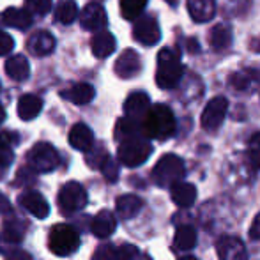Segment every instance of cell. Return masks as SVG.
I'll return each mask as SVG.
<instances>
[{
    "instance_id": "cell-33",
    "label": "cell",
    "mask_w": 260,
    "mask_h": 260,
    "mask_svg": "<svg viewBox=\"0 0 260 260\" xmlns=\"http://www.w3.org/2000/svg\"><path fill=\"white\" fill-rule=\"evenodd\" d=\"M108 152L105 151L103 147H92L89 152H87V165H89L90 168H100L101 170V167L105 165V161L108 159Z\"/></svg>"
},
{
    "instance_id": "cell-26",
    "label": "cell",
    "mask_w": 260,
    "mask_h": 260,
    "mask_svg": "<svg viewBox=\"0 0 260 260\" xmlns=\"http://www.w3.org/2000/svg\"><path fill=\"white\" fill-rule=\"evenodd\" d=\"M6 75L9 78L21 82V80H27L30 75V66L28 60L25 58V55H13L11 58L6 60Z\"/></svg>"
},
{
    "instance_id": "cell-18",
    "label": "cell",
    "mask_w": 260,
    "mask_h": 260,
    "mask_svg": "<svg viewBox=\"0 0 260 260\" xmlns=\"http://www.w3.org/2000/svg\"><path fill=\"white\" fill-rule=\"evenodd\" d=\"M170 197L177 207L188 209L197 200V188L191 182H177V184L170 188Z\"/></svg>"
},
{
    "instance_id": "cell-50",
    "label": "cell",
    "mask_w": 260,
    "mask_h": 260,
    "mask_svg": "<svg viewBox=\"0 0 260 260\" xmlns=\"http://www.w3.org/2000/svg\"><path fill=\"white\" fill-rule=\"evenodd\" d=\"M168 4H170V6H177V0H167Z\"/></svg>"
},
{
    "instance_id": "cell-51",
    "label": "cell",
    "mask_w": 260,
    "mask_h": 260,
    "mask_svg": "<svg viewBox=\"0 0 260 260\" xmlns=\"http://www.w3.org/2000/svg\"><path fill=\"white\" fill-rule=\"evenodd\" d=\"M138 260H152V258L149 257V255H144V257H140V258H138Z\"/></svg>"
},
{
    "instance_id": "cell-35",
    "label": "cell",
    "mask_w": 260,
    "mask_h": 260,
    "mask_svg": "<svg viewBox=\"0 0 260 260\" xmlns=\"http://www.w3.org/2000/svg\"><path fill=\"white\" fill-rule=\"evenodd\" d=\"M101 172H103L105 179L108 182H115L119 179V163H117L113 157H108L105 161V165L101 167Z\"/></svg>"
},
{
    "instance_id": "cell-7",
    "label": "cell",
    "mask_w": 260,
    "mask_h": 260,
    "mask_svg": "<svg viewBox=\"0 0 260 260\" xmlns=\"http://www.w3.org/2000/svg\"><path fill=\"white\" fill-rule=\"evenodd\" d=\"M60 163V156H58L57 149L48 142H39L28 152V165L32 167V170L39 172H52L58 167Z\"/></svg>"
},
{
    "instance_id": "cell-23",
    "label": "cell",
    "mask_w": 260,
    "mask_h": 260,
    "mask_svg": "<svg viewBox=\"0 0 260 260\" xmlns=\"http://www.w3.org/2000/svg\"><path fill=\"white\" fill-rule=\"evenodd\" d=\"M21 237H23V232L21 229H16V226H11L6 225L0 234V251L4 255H11L13 251L20 250V243H21Z\"/></svg>"
},
{
    "instance_id": "cell-13",
    "label": "cell",
    "mask_w": 260,
    "mask_h": 260,
    "mask_svg": "<svg viewBox=\"0 0 260 260\" xmlns=\"http://www.w3.org/2000/svg\"><path fill=\"white\" fill-rule=\"evenodd\" d=\"M142 71V60L135 50H124L115 62V75L120 78H135Z\"/></svg>"
},
{
    "instance_id": "cell-5",
    "label": "cell",
    "mask_w": 260,
    "mask_h": 260,
    "mask_svg": "<svg viewBox=\"0 0 260 260\" xmlns=\"http://www.w3.org/2000/svg\"><path fill=\"white\" fill-rule=\"evenodd\" d=\"M151 154H152V145L145 137L131 138V140L122 142L119 145V151H117L119 161L124 167H129V168L144 165Z\"/></svg>"
},
{
    "instance_id": "cell-4",
    "label": "cell",
    "mask_w": 260,
    "mask_h": 260,
    "mask_svg": "<svg viewBox=\"0 0 260 260\" xmlns=\"http://www.w3.org/2000/svg\"><path fill=\"white\" fill-rule=\"evenodd\" d=\"M48 246L52 253L58 255V257H68L80 248V236L71 225L58 223L50 230Z\"/></svg>"
},
{
    "instance_id": "cell-12",
    "label": "cell",
    "mask_w": 260,
    "mask_h": 260,
    "mask_svg": "<svg viewBox=\"0 0 260 260\" xmlns=\"http://www.w3.org/2000/svg\"><path fill=\"white\" fill-rule=\"evenodd\" d=\"M151 100L145 92H133L127 96L126 103H124V113L127 119L137 120V122H144L147 117L149 110H151Z\"/></svg>"
},
{
    "instance_id": "cell-3",
    "label": "cell",
    "mask_w": 260,
    "mask_h": 260,
    "mask_svg": "<svg viewBox=\"0 0 260 260\" xmlns=\"http://www.w3.org/2000/svg\"><path fill=\"white\" fill-rule=\"evenodd\" d=\"M186 174L184 161L175 154H165L156 163L154 170H152V179L157 186L163 188H172L177 182H182Z\"/></svg>"
},
{
    "instance_id": "cell-2",
    "label": "cell",
    "mask_w": 260,
    "mask_h": 260,
    "mask_svg": "<svg viewBox=\"0 0 260 260\" xmlns=\"http://www.w3.org/2000/svg\"><path fill=\"white\" fill-rule=\"evenodd\" d=\"M182 68L181 53L177 50L163 48L157 53V71H156V83L159 89H174L179 85L182 78Z\"/></svg>"
},
{
    "instance_id": "cell-27",
    "label": "cell",
    "mask_w": 260,
    "mask_h": 260,
    "mask_svg": "<svg viewBox=\"0 0 260 260\" xmlns=\"http://www.w3.org/2000/svg\"><path fill=\"white\" fill-rule=\"evenodd\" d=\"M144 137V129H142V122H137V120H131L127 117H122V119L117 120L115 126V138L122 144L126 140H131V138H138Z\"/></svg>"
},
{
    "instance_id": "cell-28",
    "label": "cell",
    "mask_w": 260,
    "mask_h": 260,
    "mask_svg": "<svg viewBox=\"0 0 260 260\" xmlns=\"http://www.w3.org/2000/svg\"><path fill=\"white\" fill-rule=\"evenodd\" d=\"M209 45L212 50H225L232 45V30L226 25H214L209 32Z\"/></svg>"
},
{
    "instance_id": "cell-6",
    "label": "cell",
    "mask_w": 260,
    "mask_h": 260,
    "mask_svg": "<svg viewBox=\"0 0 260 260\" xmlns=\"http://www.w3.org/2000/svg\"><path fill=\"white\" fill-rule=\"evenodd\" d=\"M87 200H89V197H87L85 188L75 181L62 186L57 197V204L62 214H73V212L82 211L87 206Z\"/></svg>"
},
{
    "instance_id": "cell-48",
    "label": "cell",
    "mask_w": 260,
    "mask_h": 260,
    "mask_svg": "<svg viewBox=\"0 0 260 260\" xmlns=\"http://www.w3.org/2000/svg\"><path fill=\"white\" fill-rule=\"evenodd\" d=\"M4 120H6V110H4V106L0 105V124H2Z\"/></svg>"
},
{
    "instance_id": "cell-42",
    "label": "cell",
    "mask_w": 260,
    "mask_h": 260,
    "mask_svg": "<svg viewBox=\"0 0 260 260\" xmlns=\"http://www.w3.org/2000/svg\"><path fill=\"white\" fill-rule=\"evenodd\" d=\"M250 237L253 241H260V214L253 218V223L250 226Z\"/></svg>"
},
{
    "instance_id": "cell-16",
    "label": "cell",
    "mask_w": 260,
    "mask_h": 260,
    "mask_svg": "<svg viewBox=\"0 0 260 260\" xmlns=\"http://www.w3.org/2000/svg\"><path fill=\"white\" fill-rule=\"evenodd\" d=\"M188 13L197 23H207L216 16V0H188Z\"/></svg>"
},
{
    "instance_id": "cell-40",
    "label": "cell",
    "mask_w": 260,
    "mask_h": 260,
    "mask_svg": "<svg viewBox=\"0 0 260 260\" xmlns=\"http://www.w3.org/2000/svg\"><path fill=\"white\" fill-rule=\"evenodd\" d=\"M246 159H248V165H250L251 170H255V172L260 170V151H257V149L248 151Z\"/></svg>"
},
{
    "instance_id": "cell-17",
    "label": "cell",
    "mask_w": 260,
    "mask_h": 260,
    "mask_svg": "<svg viewBox=\"0 0 260 260\" xmlns=\"http://www.w3.org/2000/svg\"><path fill=\"white\" fill-rule=\"evenodd\" d=\"M117 229V218L113 216L112 211H100L96 214V218L92 219V234L100 239H106L110 237Z\"/></svg>"
},
{
    "instance_id": "cell-19",
    "label": "cell",
    "mask_w": 260,
    "mask_h": 260,
    "mask_svg": "<svg viewBox=\"0 0 260 260\" xmlns=\"http://www.w3.org/2000/svg\"><path fill=\"white\" fill-rule=\"evenodd\" d=\"M60 96L64 98V100L75 103V105H87L94 100L96 90H94V87L90 85V83L82 82V83H75V85H71L68 90H62Z\"/></svg>"
},
{
    "instance_id": "cell-29",
    "label": "cell",
    "mask_w": 260,
    "mask_h": 260,
    "mask_svg": "<svg viewBox=\"0 0 260 260\" xmlns=\"http://www.w3.org/2000/svg\"><path fill=\"white\" fill-rule=\"evenodd\" d=\"M197 246V230L193 226L182 225L175 232V248L181 251H189Z\"/></svg>"
},
{
    "instance_id": "cell-45",
    "label": "cell",
    "mask_w": 260,
    "mask_h": 260,
    "mask_svg": "<svg viewBox=\"0 0 260 260\" xmlns=\"http://www.w3.org/2000/svg\"><path fill=\"white\" fill-rule=\"evenodd\" d=\"M7 260H32V257H30V253H27V251L16 250L11 255H7Z\"/></svg>"
},
{
    "instance_id": "cell-25",
    "label": "cell",
    "mask_w": 260,
    "mask_h": 260,
    "mask_svg": "<svg viewBox=\"0 0 260 260\" xmlns=\"http://www.w3.org/2000/svg\"><path fill=\"white\" fill-rule=\"evenodd\" d=\"M115 38H113L110 32H100L92 38V43H90V50H92L94 57L98 58H106L110 57L113 52H115Z\"/></svg>"
},
{
    "instance_id": "cell-8",
    "label": "cell",
    "mask_w": 260,
    "mask_h": 260,
    "mask_svg": "<svg viewBox=\"0 0 260 260\" xmlns=\"http://www.w3.org/2000/svg\"><path fill=\"white\" fill-rule=\"evenodd\" d=\"M226 112H229V101H226V98L223 96L212 98L206 105V108H204L202 117H200V124H202L204 129L212 133V131L221 127L223 120L226 117Z\"/></svg>"
},
{
    "instance_id": "cell-24",
    "label": "cell",
    "mask_w": 260,
    "mask_h": 260,
    "mask_svg": "<svg viewBox=\"0 0 260 260\" xmlns=\"http://www.w3.org/2000/svg\"><path fill=\"white\" fill-rule=\"evenodd\" d=\"M142 207H144V202H142V199L137 195H120L115 202L117 214L124 219L135 218V216L142 211Z\"/></svg>"
},
{
    "instance_id": "cell-34",
    "label": "cell",
    "mask_w": 260,
    "mask_h": 260,
    "mask_svg": "<svg viewBox=\"0 0 260 260\" xmlns=\"http://www.w3.org/2000/svg\"><path fill=\"white\" fill-rule=\"evenodd\" d=\"M52 0H27V11L30 14L45 16L52 11Z\"/></svg>"
},
{
    "instance_id": "cell-32",
    "label": "cell",
    "mask_w": 260,
    "mask_h": 260,
    "mask_svg": "<svg viewBox=\"0 0 260 260\" xmlns=\"http://www.w3.org/2000/svg\"><path fill=\"white\" fill-rule=\"evenodd\" d=\"M257 76H258V73H255V71H237L230 76V85L237 90H248Z\"/></svg>"
},
{
    "instance_id": "cell-36",
    "label": "cell",
    "mask_w": 260,
    "mask_h": 260,
    "mask_svg": "<svg viewBox=\"0 0 260 260\" xmlns=\"http://www.w3.org/2000/svg\"><path fill=\"white\" fill-rule=\"evenodd\" d=\"M140 251L135 244H122L117 248V260H138Z\"/></svg>"
},
{
    "instance_id": "cell-20",
    "label": "cell",
    "mask_w": 260,
    "mask_h": 260,
    "mask_svg": "<svg viewBox=\"0 0 260 260\" xmlns=\"http://www.w3.org/2000/svg\"><path fill=\"white\" fill-rule=\"evenodd\" d=\"M55 48V38L50 32L41 30L38 34H34L28 41V52L36 57H46L53 52Z\"/></svg>"
},
{
    "instance_id": "cell-38",
    "label": "cell",
    "mask_w": 260,
    "mask_h": 260,
    "mask_svg": "<svg viewBox=\"0 0 260 260\" xmlns=\"http://www.w3.org/2000/svg\"><path fill=\"white\" fill-rule=\"evenodd\" d=\"M14 161V152H13V147L4 142H0V168H6L9 167L11 163Z\"/></svg>"
},
{
    "instance_id": "cell-15",
    "label": "cell",
    "mask_w": 260,
    "mask_h": 260,
    "mask_svg": "<svg viewBox=\"0 0 260 260\" xmlns=\"http://www.w3.org/2000/svg\"><path fill=\"white\" fill-rule=\"evenodd\" d=\"M69 144L76 151L89 152L94 147V133L87 124H75L69 131Z\"/></svg>"
},
{
    "instance_id": "cell-44",
    "label": "cell",
    "mask_w": 260,
    "mask_h": 260,
    "mask_svg": "<svg viewBox=\"0 0 260 260\" xmlns=\"http://www.w3.org/2000/svg\"><path fill=\"white\" fill-rule=\"evenodd\" d=\"M13 212V207H11V202L4 193H0V214H11Z\"/></svg>"
},
{
    "instance_id": "cell-43",
    "label": "cell",
    "mask_w": 260,
    "mask_h": 260,
    "mask_svg": "<svg viewBox=\"0 0 260 260\" xmlns=\"http://www.w3.org/2000/svg\"><path fill=\"white\" fill-rule=\"evenodd\" d=\"M34 174H32L30 170H25V168H21L20 172H18V179L16 182H25V184H28V182H34Z\"/></svg>"
},
{
    "instance_id": "cell-21",
    "label": "cell",
    "mask_w": 260,
    "mask_h": 260,
    "mask_svg": "<svg viewBox=\"0 0 260 260\" xmlns=\"http://www.w3.org/2000/svg\"><path fill=\"white\" fill-rule=\"evenodd\" d=\"M2 21L7 27L18 28V30H27L32 25V14L27 9H18V7H9L4 11Z\"/></svg>"
},
{
    "instance_id": "cell-1",
    "label": "cell",
    "mask_w": 260,
    "mask_h": 260,
    "mask_svg": "<svg viewBox=\"0 0 260 260\" xmlns=\"http://www.w3.org/2000/svg\"><path fill=\"white\" fill-rule=\"evenodd\" d=\"M175 126L177 124H175L174 112L167 105H154L142 122L144 137L154 138V140H167L174 137Z\"/></svg>"
},
{
    "instance_id": "cell-47",
    "label": "cell",
    "mask_w": 260,
    "mask_h": 260,
    "mask_svg": "<svg viewBox=\"0 0 260 260\" xmlns=\"http://www.w3.org/2000/svg\"><path fill=\"white\" fill-rule=\"evenodd\" d=\"M250 48L253 50V52L260 53V39H258V38H257V39H253V41L250 43Z\"/></svg>"
},
{
    "instance_id": "cell-39",
    "label": "cell",
    "mask_w": 260,
    "mask_h": 260,
    "mask_svg": "<svg viewBox=\"0 0 260 260\" xmlns=\"http://www.w3.org/2000/svg\"><path fill=\"white\" fill-rule=\"evenodd\" d=\"M13 48H14V39L11 38L7 32L0 30V57H2V55L11 53L13 52Z\"/></svg>"
},
{
    "instance_id": "cell-49",
    "label": "cell",
    "mask_w": 260,
    "mask_h": 260,
    "mask_svg": "<svg viewBox=\"0 0 260 260\" xmlns=\"http://www.w3.org/2000/svg\"><path fill=\"white\" fill-rule=\"evenodd\" d=\"M179 260H197V257H193V255H186V257H181Z\"/></svg>"
},
{
    "instance_id": "cell-41",
    "label": "cell",
    "mask_w": 260,
    "mask_h": 260,
    "mask_svg": "<svg viewBox=\"0 0 260 260\" xmlns=\"http://www.w3.org/2000/svg\"><path fill=\"white\" fill-rule=\"evenodd\" d=\"M0 142L14 147V145L20 142V137H18V133H14V131H2V133H0Z\"/></svg>"
},
{
    "instance_id": "cell-11",
    "label": "cell",
    "mask_w": 260,
    "mask_h": 260,
    "mask_svg": "<svg viewBox=\"0 0 260 260\" xmlns=\"http://www.w3.org/2000/svg\"><path fill=\"white\" fill-rule=\"evenodd\" d=\"M216 250H218L219 260H248L246 246L239 237L223 236L216 243Z\"/></svg>"
},
{
    "instance_id": "cell-10",
    "label": "cell",
    "mask_w": 260,
    "mask_h": 260,
    "mask_svg": "<svg viewBox=\"0 0 260 260\" xmlns=\"http://www.w3.org/2000/svg\"><path fill=\"white\" fill-rule=\"evenodd\" d=\"M80 23L85 30L89 32H105V27L108 25V16H106V11L101 4L90 2L87 4L82 9V16H80Z\"/></svg>"
},
{
    "instance_id": "cell-31",
    "label": "cell",
    "mask_w": 260,
    "mask_h": 260,
    "mask_svg": "<svg viewBox=\"0 0 260 260\" xmlns=\"http://www.w3.org/2000/svg\"><path fill=\"white\" fill-rule=\"evenodd\" d=\"M149 0H120V14L124 20H138Z\"/></svg>"
},
{
    "instance_id": "cell-30",
    "label": "cell",
    "mask_w": 260,
    "mask_h": 260,
    "mask_svg": "<svg viewBox=\"0 0 260 260\" xmlns=\"http://www.w3.org/2000/svg\"><path fill=\"white\" fill-rule=\"evenodd\" d=\"M55 18L64 25L73 23L78 18V6L75 0H60L57 4V9H55Z\"/></svg>"
},
{
    "instance_id": "cell-9",
    "label": "cell",
    "mask_w": 260,
    "mask_h": 260,
    "mask_svg": "<svg viewBox=\"0 0 260 260\" xmlns=\"http://www.w3.org/2000/svg\"><path fill=\"white\" fill-rule=\"evenodd\" d=\"M133 38L144 46H154L161 39V28L154 16H140L133 25Z\"/></svg>"
},
{
    "instance_id": "cell-22",
    "label": "cell",
    "mask_w": 260,
    "mask_h": 260,
    "mask_svg": "<svg viewBox=\"0 0 260 260\" xmlns=\"http://www.w3.org/2000/svg\"><path fill=\"white\" fill-rule=\"evenodd\" d=\"M43 110V100L34 94H25L18 101V115L21 120H32L41 113Z\"/></svg>"
},
{
    "instance_id": "cell-37",
    "label": "cell",
    "mask_w": 260,
    "mask_h": 260,
    "mask_svg": "<svg viewBox=\"0 0 260 260\" xmlns=\"http://www.w3.org/2000/svg\"><path fill=\"white\" fill-rule=\"evenodd\" d=\"M94 260H117V248L112 244H101L94 253Z\"/></svg>"
},
{
    "instance_id": "cell-14",
    "label": "cell",
    "mask_w": 260,
    "mask_h": 260,
    "mask_svg": "<svg viewBox=\"0 0 260 260\" xmlns=\"http://www.w3.org/2000/svg\"><path fill=\"white\" fill-rule=\"evenodd\" d=\"M18 200H20V206L23 207L25 211L30 212L32 216H36V218L45 219L46 216L50 214V206L41 193L27 191V193H23V195H20Z\"/></svg>"
},
{
    "instance_id": "cell-46",
    "label": "cell",
    "mask_w": 260,
    "mask_h": 260,
    "mask_svg": "<svg viewBox=\"0 0 260 260\" xmlns=\"http://www.w3.org/2000/svg\"><path fill=\"white\" fill-rule=\"evenodd\" d=\"M250 145H251V149H257V151H260V131L250 138Z\"/></svg>"
}]
</instances>
